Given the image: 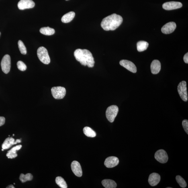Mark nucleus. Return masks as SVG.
Segmentation results:
<instances>
[{
  "mask_svg": "<svg viewBox=\"0 0 188 188\" xmlns=\"http://www.w3.org/2000/svg\"><path fill=\"white\" fill-rule=\"evenodd\" d=\"M74 56L76 60L82 65L87 66L89 68L93 67L95 62L93 54L89 51L77 49L74 52Z\"/></svg>",
  "mask_w": 188,
  "mask_h": 188,
  "instance_id": "1",
  "label": "nucleus"
},
{
  "mask_svg": "<svg viewBox=\"0 0 188 188\" xmlns=\"http://www.w3.org/2000/svg\"><path fill=\"white\" fill-rule=\"evenodd\" d=\"M123 21L122 17L120 15L113 14L104 18L101 25L106 31L114 30L120 26Z\"/></svg>",
  "mask_w": 188,
  "mask_h": 188,
  "instance_id": "2",
  "label": "nucleus"
},
{
  "mask_svg": "<svg viewBox=\"0 0 188 188\" xmlns=\"http://www.w3.org/2000/svg\"><path fill=\"white\" fill-rule=\"evenodd\" d=\"M37 54L39 60L43 63L48 64L50 62V59L48 54V50L44 47L42 46L39 48L37 51Z\"/></svg>",
  "mask_w": 188,
  "mask_h": 188,
  "instance_id": "3",
  "label": "nucleus"
},
{
  "mask_svg": "<svg viewBox=\"0 0 188 188\" xmlns=\"http://www.w3.org/2000/svg\"><path fill=\"white\" fill-rule=\"evenodd\" d=\"M119 111L118 107L116 105H112L108 107L106 111L107 118L110 122L112 123L114 121Z\"/></svg>",
  "mask_w": 188,
  "mask_h": 188,
  "instance_id": "4",
  "label": "nucleus"
},
{
  "mask_svg": "<svg viewBox=\"0 0 188 188\" xmlns=\"http://www.w3.org/2000/svg\"><path fill=\"white\" fill-rule=\"evenodd\" d=\"M65 88L61 87H53L51 89V93L53 96L56 99L64 98L66 95Z\"/></svg>",
  "mask_w": 188,
  "mask_h": 188,
  "instance_id": "5",
  "label": "nucleus"
},
{
  "mask_svg": "<svg viewBox=\"0 0 188 188\" xmlns=\"http://www.w3.org/2000/svg\"><path fill=\"white\" fill-rule=\"evenodd\" d=\"M178 91L180 97L184 101L188 100L187 82L182 81L180 82L178 86Z\"/></svg>",
  "mask_w": 188,
  "mask_h": 188,
  "instance_id": "6",
  "label": "nucleus"
},
{
  "mask_svg": "<svg viewBox=\"0 0 188 188\" xmlns=\"http://www.w3.org/2000/svg\"><path fill=\"white\" fill-rule=\"evenodd\" d=\"M1 66L4 73L6 74L9 73L11 67V58L9 55H5L3 57L1 62Z\"/></svg>",
  "mask_w": 188,
  "mask_h": 188,
  "instance_id": "7",
  "label": "nucleus"
},
{
  "mask_svg": "<svg viewBox=\"0 0 188 188\" xmlns=\"http://www.w3.org/2000/svg\"><path fill=\"white\" fill-rule=\"evenodd\" d=\"M155 158L161 163H165L167 162L168 157L167 153L163 150H160L157 151L155 154Z\"/></svg>",
  "mask_w": 188,
  "mask_h": 188,
  "instance_id": "8",
  "label": "nucleus"
},
{
  "mask_svg": "<svg viewBox=\"0 0 188 188\" xmlns=\"http://www.w3.org/2000/svg\"><path fill=\"white\" fill-rule=\"evenodd\" d=\"M183 5L181 3L177 1H170L164 3L162 5L163 8L166 10H172L181 8Z\"/></svg>",
  "mask_w": 188,
  "mask_h": 188,
  "instance_id": "9",
  "label": "nucleus"
},
{
  "mask_svg": "<svg viewBox=\"0 0 188 188\" xmlns=\"http://www.w3.org/2000/svg\"><path fill=\"white\" fill-rule=\"evenodd\" d=\"M35 6V3L32 0H20L17 4L19 9L24 10L33 8Z\"/></svg>",
  "mask_w": 188,
  "mask_h": 188,
  "instance_id": "10",
  "label": "nucleus"
},
{
  "mask_svg": "<svg viewBox=\"0 0 188 188\" xmlns=\"http://www.w3.org/2000/svg\"><path fill=\"white\" fill-rule=\"evenodd\" d=\"M119 64L121 66L133 73H136L137 72L136 66L132 62L130 61L126 60H121L119 62Z\"/></svg>",
  "mask_w": 188,
  "mask_h": 188,
  "instance_id": "11",
  "label": "nucleus"
},
{
  "mask_svg": "<svg viewBox=\"0 0 188 188\" xmlns=\"http://www.w3.org/2000/svg\"><path fill=\"white\" fill-rule=\"evenodd\" d=\"M176 28L175 22H170L164 25L161 28L162 32L164 34H168L173 33Z\"/></svg>",
  "mask_w": 188,
  "mask_h": 188,
  "instance_id": "12",
  "label": "nucleus"
},
{
  "mask_svg": "<svg viewBox=\"0 0 188 188\" xmlns=\"http://www.w3.org/2000/svg\"><path fill=\"white\" fill-rule=\"evenodd\" d=\"M119 162L118 158L115 156H110L105 160L104 164L108 168H112L118 165Z\"/></svg>",
  "mask_w": 188,
  "mask_h": 188,
  "instance_id": "13",
  "label": "nucleus"
},
{
  "mask_svg": "<svg viewBox=\"0 0 188 188\" xmlns=\"http://www.w3.org/2000/svg\"><path fill=\"white\" fill-rule=\"evenodd\" d=\"M71 169L75 175L78 177H81L82 175V169L80 164L77 161H73L71 164Z\"/></svg>",
  "mask_w": 188,
  "mask_h": 188,
  "instance_id": "14",
  "label": "nucleus"
},
{
  "mask_svg": "<svg viewBox=\"0 0 188 188\" xmlns=\"http://www.w3.org/2000/svg\"><path fill=\"white\" fill-rule=\"evenodd\" d=\"M161 180V177L159 174L156 173H153L149 177L148 181L150 185L154 187L159 183Z\"/></svg>",
  "mask_w": 188,
  "mask_h": 188,
  "instance_id": "15",
  "label": "nucleus"
},
{
  "mask_svg": "<svg viewBox=\"0 0 188 188\" xmlns=\"http://www.w3.org/2000/svg\"><path fill=\"white\" fill-rule=\"evenodd\" d=\"M150 69L153 74H156L159 73L161 69V64L159 61L154 60L151 64Z\"/></svg>",
  "mask_w": 188,
  "mask_h": 188,
  "instance_id": "16",
  "label": "nucleus"
},
{
  "mask_svg": "<svg viewBox=\"0 0 188 188\" xmlns=\"http://www.w3.org/2000/svg\"><path fill=\"white\" fill-rule=\"evenodd\" d=\"M21 145H18L15 147H14L10 150L8 151L7 154V156L9 158L13 159V158H16L17 156V151L21 149L22 148Z\"/></svg>",
  "mask_w": 188,
  "mask_h": 188,
  "instance_id": "17",
  "label": "nucleus"
},
{
  "mask_svg": "<svg viewBox=\"0 0 188 188\" xmlns=\"http://www.w3.org/2000/svg\"><path fill=\"white\" fill-rule=\"evenodd\" d=\"M15 144L14 139L12 137H8L4 141L2 145V148L4 150H7Z\"/></svg>",
  "mask_w": 188,
  "mask_h": 188,
  "instance_id": "18",
  "label": "nucleus"
},
{
  "mask_svg": "<svg viewBox=\"0 0 188 188\" xmlns=\"http://www.w3.org/2000/svg\"><path fill=\"white\" fill-rule=\"evenodd\" d=\"M75 14L74 12H70L66 14L63 16L61 18V21L64 23H69L75 17Z\"/></svg>",
  "mask_w": 188,
  "mask_h": 188,
  "instance_id": "19",
  "label": "nucleus"
},
{
  "mask_svg": "<svg viewBox=\"0 0 188 188\" xmlns=\"http://www.w3.org/2000/svg\"><path fill=\"white\" fill-rule=\"evenodd\" d=\"M103 185L106 188H115L117 187V184L112 180L106 179L102 181Z\"/></svg>",
  "mask_w": 188,
  "mask_h": 188,
  "instance_id": "20",
  "label": "nucleus"
},
{
  "mask_svg": "<svg viewBox=\"0 0 188 188\" xmlns=\"http://www.w3.org/2000/svg\"><path fill=\"white\" fill-rule=\"evenodd\" d=\"M148 43L144 41H139L137 43V49L139 52H142L147 50L148 48Z\"/></svg>",
  "mask_w": 188,
  "mask_h": 188,
  "instance_id": "21",
  "label": "nucleus"
},
{
  "mask_svg": "<svg viewBox=\"0 0 188 188\" xmlns=\"http://www.w3.org/2000/svg\"><path fill=\"white\" fill-rule=\"evenodd\" d=\"M40 32L43 34L50 36L54 35L55 31L53 28H50L49 27H43L40 29Z\"/></svg>",
  "mask_w": 188,
  "mask_h": 188,
  "instance_id": "22",
  "label": "nucleus"
},
{
  "mask_svg": "<svg viewBox=\"0 0 188 188\" xmlns=\"http://www.w3.org/2000/svg\"><path fill=\"white\" fill-rule=\"evenodd\" d=\"M83 132L86 136L90 137H95L96 136L95 132L89 127H85L83 129Z\"/></svg>",
  "mask_w": 188,
  "mask_h": 188,
  "instance_id": "23",
  "label": "nucleus"
},
{
  "mask_svg": "<svg viewBox=\"0 0 188 188\" xmlns=\"http://www.w3.org/2000/svg\"><path fill=\"white\" fill-rule=\"evenodd\" d=\"M20 180L22 183L28 181H31L33 179V176L32 174L30 173H28L26 175L24 174H21L20 176Z\"/></svg>",
  "mask_w": 188,
  "mask_h": 188,
  "instance_id": "24",
  "label": "nucleus"
},
{
  "mask_svg": "<svg viewBox=\"0 0 188 188\" xmlns=\"http://www.w3.org/2000/svg\"><path fill=\"white\" fill-rule=\"evenodd\" d=\"M56 183L61 188H67V185L64 180L61 177H57L56 179Z\"/></svg>",
  "mask_w": 188,
  "mask_h": 188,
  "instance_id": "25",
  "label": "nucleus"
},
{
  "mask_svg": "<svg viewBox=\"0 0 188 188\" xmlns=\"http://www.w3.org/2000/svg\"><path fill=\"white\" fill-rule=\"evenodd\" d=\"M176 181L177 182L178 184L182 188H185L187 187V184L183 178L181 176L178 175L176 176Z\"/></svg>",
  "mask_w": 188,
  "mask_h": 188,
  "instance_id": "26",
  "label": "nucleus"
},
{
  "mask_svg": "<svg viewBox=\"0 0 188 188\" xmlns=\"http://www.w3.org/2000/svg\"><path fill=\"white\" fill-rule=\"evenodd\" d=\"M18 45L21 53L24 55L26 54L27 53V49L22 41L19 40L18 41Z\"/></svg>",
  "mask_w": 188,
  "mask_h": 188,
  "instance_id": "27",
  "label": "nucleus"
},
{
  "mask_svg": "<svg viewBox=\"0 0 188 188\" xmlns=\"http://www.w3.org/2000/svg\"><path fill=\"white\" fill-rule=\"evenodd\" d=\"M17 68L21 71H25L27 69V66L24 62L21 61L17 62Z\"/></svg>",
  "mask_w": 188,
  "mask_h": 188,
  "instance_id": "28",
  "label": "nucleus"
},
{
  "mask_svg": "<svg viewBox=\"0 0 188 188\" xmlns=\"http://www.w3.org/2000/svg\"><path fill=\"white\" fill-rule=\"evenodd\" d=\"M182 125L184 130L186 133L188 134V121L187 119H184L182 122Z\"/></svg>",
  "mask_w": 188,
  "mask_h": 188,
  "instance_id": "29",
  "label": "nucleus"
},
{
  "mask_svg": "<svg viewBox=\"0 0 188 188\" xmlns=\"http://www.w3.org/2000/svg\"><path fill=\"white\" fill-rule=\"evenodd\" d=\"M5 119L4 117L0 116V127L2 126L5 124Z\"/></svg>",
  "mask_w": 188,
  "mask_h": 188,
  "instance_id": "30",
  "label": "nucleus"
},
{
  "mask_svg": "<svg viewBox=\"0 0 188 188\" xmlns=\"http://www.w3.org/2000/svg\"><path fill=\"white\" fill-rule=\"evenodd\" d=\"M183 59L184 61L186 63V64L188 63V53L186 54L184 56Z\"/></svg>",
  "mask_w": 188,
  "mask_h": 188,
  "instance_id": "31",
  "label": "nucleus"
},
{
  "mask_svg": "<svg viewBox=\"0 0 188 188\" xmlns=\"http://www.w3.org/2000/svg\"><path fill=\"white\" fill-rule=\"evenodd\" d=\"M7 188H14L15 187H14L13 185H9L8 186H7V187H6Z\"/></svg>",
  "mask_w": 188,
  "mask_h": 188,
  "instance_id": "32",
  "label": "nucleus"
},
{
  "mask_svg": "<svg viewBox=\"0 0 188 188\" xmlns=\"http://www.w3.org/2000/svg\"><path fill=\"white\" fill-rule=\"evenodd\" d=\"M171 188V187H167V188Z\"/></svg>",
  "mask_w": 188,
  "mask_h": 188,
  "instance_id": "33",
  "label": "nucleus"
},
{
  "mask_svg": "<svg viewBox=\"0 0 188 188\" xmlns=\"http://www.w3.org/2000/svg\"><path fill=\"white\" fill-rule=\"evenodd\" d=\"M4 149H2V151H4Z\"/></svg>",
  "mask_w": 188,
  "mask_h": 188,
  "instance_id": "34",
  "label": "nucleus"
},
{
  "mask_svg": "<svg viewBox=\"0 0 188 188\" xmlns=\"http://www.w3.org/2000/svg\"><path fill=\"white\" fill-rule=\"evenodd\" d=\"M1 32H0V36H1Z\"/></svg>",
  "mask_w": 188,
  "mask_h": 188,
  "instance_id": "35",
  "label": "nucleus"
},
{
  "mask_svg": "<svg viewBox=\"0 0 188 188\" xmlns=\"http://www.w3.org/2000/svg\"><path fill=\"white\" fill-rule=\"evenodd\" d=\"M66 1H68V0H66Z\"/></svg>",
  "mask_w": 188,
  "mask_h": 188,
  "instance_id": "36",
  "label": "nucleus"
}]
</instances>
